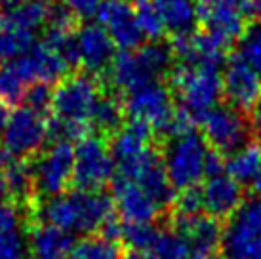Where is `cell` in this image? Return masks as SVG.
Wrapping results in <instances>:
<instances>
[{"label": "cell", "mask_w": 261, "mask_h": 259, "mask_svg": "<svg viewBox=\"0 0 261 259\" xmlns=\"http://www.w3.org/2000/svg\"><path fill=\"white\" fill-rule=\"evenodd\" d=\"M115 200L103 191L67 189L65 193L40 198L33 206V214L42 223L56 225L71 235H95L115 219Z\"/></svg>", "instance_id": "1"}, {"label": "cell", "mask_w": 261, "mask_h": 259, "mask_svg": "<svg viewBox=\"0 0 261 259\" xmlns=\"http://www.w3.org/2000/svg\"><path fill=\"white\" fill-rule=\"evenodd\" d=\"M115 160L116 177L136 179L145 168L160 159L152 147V130L141 122L130 120L116 130L109 141Z\"/></svg>", "instance_id": "9"}, {"label": "cell", "mask_w": 261, "mask_h": 259, "mask_svg": "<svg viewBox=\"0 0 261 259\" xmlns=\"http://www.w3.org/2000/svg\"><path fill=\"white\" fill-rule=\"evenodd\" d=\"M23 105L35 109L38 113L44 115H50L51 111V90L50 84H44V82H37L29 88V92L23 99Z\"/></svg>", "instance_id": "32"}, {"label": "cell", "mask_w": 261, "mask_h": 259, "mask_svg": "<svg viewBox=\"0 0 261 259\" xmlns=\"http://www.w3.org/2000/svg\"><path fill=\"white\" fill-rule=\"evenodd\" d=\"M219 250L223 259H261V200L244 198L227 217Z\"/></svg>", "instance_id": "7"}, {"label": "cell", "mask_w": 261, "mask_h": 259, "mask_svg": "<svg viewBox=\"0 0 261 259\" xmlns=\"http://www.w3.org/2000/svg\"><path fill=\"white\" fill-rule=\"evenodd\" d=\"M124 259H154V257L149 252H145V250H132V252H128L124 255Z\"/></svg>", "instance_id": "35"}, {"label": "cell", "mask_w": 261, "mask_h": 259, "mask_svg": "<svg viewBox=\"0 0 261 259\" xmlns=\"http://www.w3.org/2000/svg\"><path fill=\"white\" fill-rule=\"evenodd\" d=\"M31 166L37 196L48 198L65 193L73 183L74 145L71 141L54 139V143L44 147L35 160H31Z\"/></svg>", "instance_id": "11"}, {"label": "cell", "mask_w": 261, "mask_h": 259, "mask_svg": "<svg viewBox=\"0 0 261 259\" xmlns=\"http://www.w3.org/2000/svg\"><path fill=\"white\" fill-rule=\"evenodd\" d=\"M124 115L134 122H141L149 126L152 132L162 136H170L177 116L172 88H168L162 80H152L143 86H138L122 94Z\"/></svg>", "instance_id": "6"}, {"label": "cell", "mask_w": 261, "mask_h": 259, "mask_svg": "<svg viewBox=\"0 0 261 259\" xmlns=\"http://www.w3.org/2000/svg\"><path fill=\"white\" fill-rule=\"evenodd\" d=\"M0 159H2V143H0Z\"/></svg>", "instance_id": "41"}, {"label": "cell", "mask_w": 261, "mask_h": 259, "mask_svg": "<svg viewBox=\"0 0 261 259\" xmlns=\"http://www.w3.org/2000/svg\"><path fill=\"white\" fill-rule=\"evenodd\" d=\"M162 27L174 38L193 35L198 27V0H152Z\"/></svg>", "instance_id": "22"}, {"label": "cell", "mask_w": 261, "mask_h": 259, "mask_svg": "<svg viewBox=\"0 0 261 259\" xmlns=\"http://www.w3.org/2000/svg\"><path fill=\"white\" fill-rule=\"evenodd\" d=\"M200 185L204 214L214 219H227L244 202L242 183H239L227 172L210 175Z\"/></svg>", "instance_id": "19"}, {"label": "cell", "mask_w": 261, "mask_h": 259, "mask_svg": "<svg viewBox=\"0 0 261 259\" xmlns=\"http://www.w3.org/2000/svg\"><path fill=\"white\" fill-rule=\"evenodd\" d=\"M252 12H254L261 21V0H252Z\"/></svg>", "instance_id": "39"}, {"label": "cell", "mask_w": 261, "mask_h": 259, "mask_svg": "<svg viewBox=\"0 0 261 259\" xmlns=\"http://www.w3.org/2000/svg\"><path fill=\"white\" fill-rule=\"evenodd\" d=\"M145 252H149L154 259H189L191 246L179 230L175 229H154L151 242Z\"/></svg>", "instance_id": "26"}, {"label": "cell", "mask_w": 261, "mask_h": 259, "mask_svg": "<svg viewBox=\"0 0 261 259\" xmlns=\"http://www.w3.org/2000/svg\"><path fill=\"white\" fill-rule=\"evenodd\" d=\"M74 235L50 223L31 225L29 252L31 259H71L74 248Z\"/></svg>", "instance_id": "21"}, {"label": "cell", "mask_w": 261, "mask_h": 259, "mask_svg": "<svg viewBox=\"0 0 261 259\" xmlns=\"http://www.w3.org/2000/svg\"><path fill=\"white\" fill-rule=\"evenodd\" d=\"M239 54L261 76V21L248 25L239 38Z\"/></svg>", "instance_id": "31"}, {"label": "cell", "mask_w": 261, "mask_h": 259, "mask_svg": "<svg viewBox=\"0 0 261 259\" xmlns=\"http://www.w3.org/2000/svg\"><path fill=\"white\" fill-rule=\"evenodd\" d=\"M0 172H2L8 200L31 206V196H35V177H33L31 160L10 159V157L2 154V159H0Z\"/></svg>", "instance_id": "23"}, {"label": "cell", "mask_w": 261, "mask_h": 259, "mask_svg": "<svg viewBox=\"0 0 261 259\" xmlns=\"http://www.w3.org/2000/svg\"><path fill=\"white\" fill-rule=\"evenodd\" d=\"M250 12L252 10L239 0H198V23L202 31L227 48L242 36Z\"/></svg>", "instance_id": "13"}, {"label": "cell", "mask_w": 261, "mask_h": 259, "mask_svg": "<svg viewBox=\"0 0 261 259\" xmlns=\"http://www.w3.org/2000/svg\"><path fill=\"white\" fill-rule=\"evenodd\" d=\"M101 84L92 72L67 74L51 92L50 136L61 141H79L90 134L95 109L103 97Z\"/></svg>", "instance_id": "2"}, {"label": "cell", "mask_w": 261, "mask_h": 259, "mask_svg": "<svg viewBox=\"0 0 261 259\" xmlns=\"http://www.w3.org/2000/svg\"><path fill=\"white\" fill-rule=\"evenodd\" d=\"M130 4L147 40H160L164 27H162L159 12L154 8V2L152 0H130Z\"/></svg>", "instance_id": "30"}, {"label": "cell", "mask_w": 261, "mask_h": 259, "mask_svg": "<svg viewBox=\"0 0 261 259\" xmlns=\"http://www.w3.org/2000/svg\"><path fill=\"white\" fill-rule=\"evenodd\" d=\"M223 97L239 111H250L261 99V76L239 54L227 58L221 71Z\"/></svg>", "instance_id": "15"}, {"label": "cell", "mask_w": 261, "mask_h": 259, "mask_svg": "<svg viewBox=\"0 0 261 259\" xmlns=\"http://www.w3.org/2000/svg\"><path fill=\"white\" fill-rule=\"evenodd\" d=\"M95 17L120 50H136L147 40L130 0H103Z\"/></svg>", "instance_id": "17"}, {"label": "cell", "mask_w": 261, "mask_h": 259, "mask_svg": "<svg viewBox=\"0 0 261 259\" xmlns=\"http://www.w3.org/2000/svg\"><path fill=\"white\" fill-rule=\"evenodd\" d=\"M115 42L99 23H86L76 31V58L86 72L101 74L115 59Z\"/></svg>", "instance_id": "18"}, {"label": "cell", "mask_w": 261, "mask_h": 259, "mask_svg": "<svg viewBox=\"0 0 261 259\" xmlns=\"http://www.w3.org/2000/svg\"><path fill=\"white\" fill-rule=\"evenodd\" d=\"M33 86L14 59L0 63V99L8 107H19Z\"/></svg>", "instance_id": "25"}, {"label": "cell", "mask_w": 261, "mask_h": 259, "mask_svg": "<svg viewBox=\"0 0 261 259\" xmlns=\"http://www.w3.org/2000/svg\"><path fill=\"white\" fill-rule=\"evenodd\" d=\"M103 0H63L76 19H90L97 15V10L101 6Z\"/></svg>", "instance_id": "33"}, {"label": "cell", "mask_w": 261, "mask_h": 259, "mask_svg": "<svg viewBox=\"0 0 261 259\" xmlns=\"http://www.w3.org/2000/svg\"><path fill=\"white\" fill-rule=\"evenodd\" d=\"M124 107L122 101H118L113 95H103L99 105L95 109L92 128L99 130L101 134H115L116 130L122 126L124 120Z\"/></svg>", "instance_id": "29"}, {"label": "cell", "mask_w": 261, "mask_h": 259, "mask_svg": "<svg viewBox=\"0 0 261 259\" xmlns=\"http://www.w3.org/2000/svg\"><path fill=\"white\" fill-rule=\"evenodd\" d=\"M8 194H6V187H4V179H2V172H0V204L6 202Z\"/></svg>", "instance_id": "38"}, {"label": "cell", "mask_w": 261, "mask_h": 259, "mask_svg": "<svg viewBox=\"0 0 261 259\" xmlns=\"http://www.w3.org/2000/svg\"><path fill=\"white\" fill-rule=\"evenodd\" d=\"M71 259H124L122 244L118 238L107 235H88L73 248Z\"/></svg>", "instance_id": "27"}, {"label": "cell", "mask_w": 261, "mask_h": 259, "mask_svg": "<svg viewBox=\"0 0 261 259\" xmlns=\"http://www.w3.org/2000/svg\"><path fill=\"white\" fill-rule=\"evenodd\" d=\"M202 136L208 141L212 149L219 151L221 154H229L240 145L248 141L250 122H248L242 111L234 109L232 105H216L200 118Z\"/></svg>", "instance_id": "12"}, {"label": "cell", "mask_w": 261, "mask_h": 259, "mask_svg": "<svg viewBox=\"0 0 261 259\" xmlns=\"http://www.w3.org/2000/svg\"><path fill=\"white\" fill-rule=\"evenodd\" d=\"M8 116H10V111H8V105L4 101L0 99V134H2V130L6 126L8 122Z\"/></svg>", "instance_id": "36"}, {"label": "cell", "mask_w": 261, "mask_h": 259, "mask_svg": "<svg viewBox=\"0 0 261 259\" xmlns=\"http://www.w3.org/2000/svg\"><path fill=\"white\" fill-rule=\"evenodd\" d=\"M189 259H210V257H204V255H196V253H191Z\"/></svg>", "instance_id": "40"}, {"label": "cell", "mask_w": 261, "mask_h": 259, "mask_svg": "<svg viewBox=\"0 0 261 259\" xmlns=\"http://www.w3.org/2000/svg\"><path fill=\"white\" fill-rule=\"evenodd\" d=\"M174 229L179 230L185 240L191 246V252L196 255L210 257L212 253L219 248L221 240V229L218 219L210 217L204 212L198 214H187V216H174Z\"/></svg>", "instance_id": "20"}, {"label": "cell", "mask_w": 261, "mask_h": 259, "mask_svg": "<svg viewBox=\"0 0 261 259\" xmlns=\"http://www.w3.org/2000/svg\"><path fill=\"white\" fill-rule=\"evenodd\" d=\"M223 65L196 59H175L170 71V88L175 103L195 122H200L208 111L223 97Z\"/></svg>", "instance_id": "4"}, {"label": "cell", "mask_w": 261, "mask_h": 259, "mask_svg": "<svg viewBox=\"0 0 261 259\" xmlns=\"http://www.w3.org/2000/svg\"><path fill=\"white\" fill-rule=\"evenodd\" d=\"M33 210L27 204H0V259H31L29 232Z\"/></svg>", "instance_id": "14"}, {"label": "cell", "mask_w": 261, "mask_h": 259, "mask_svg": "<svg viewBox=\"0 0 261 259\" xmlns=\"http://www.w3.org/2000/svg\"><path fill=\"white\" fill-rule=\"evenodd\" d=\"M50 137V118L27 105H19L10 113L2 130V154L10 159L29 160L46 147Z\"/></svg>", "instance_id": "8"}, {"label": "cell", "mask_w": 261, "mask_h": 259, "mask_svg": "<svg viewBox=\"0 0 261 259\" xmlns=\"http://www.w3.org/2000/svg\"><path fill=\"white\" fill-rule=\"evenodd\" d=\"M115 160L109 141L97 134H86L74 145L73 185L84 191H101L115 179Z\"/></svg>", "instance_id": "10"}, {"label": "cell", "mask_w": 261, "mask_h": 259, "mask_svg": "<svg viewBox=\"0 0 261 259\" xmlns=\"http://www.w3.org/2000/svg\"><path fill=\"white\" fill-rule=\"evenodd\" d=\"M48 14L50 6L46 4V0H23L19 6L6 14V19L19 29L37 33L40 27L46 25Z\"/></svg>", "instance_id": "28"}, {"label": "cell", "mask_w": 261, "mask_h": 259, "mask_svg": "<svg viewBox=\"0 0 261 259\" xmlns=\"http://www.w3.org/2000/svg\"><path fill=\"white\" fill-rule=\"evenodd\" d=\"M250 185H252V193H254V196L257 198V200H261V172L255 175L254 181H252Z\"/></svg>", "instance_id": "37"}, {"label": "cell", "mask_w": 261, "mask_h": 259, "mask_svg": "<svg viewBox=\"0 0 261 259\" xmlns=\"http://www.w3.org/2000/svg\"><path fill=\"white\" fill-rule=\"evenodd\" d=\"M162 164L175 193L198 187L206 177L225 172L223 154L212 149L195 128L168 137Z\"/></svg>", "instance_id": "3"}, {"label": "cell", "mask_w": 261, "mask_h": 259, "mask_svg": "<svg viewBox=\"0 0 261 259\" xmlns=\"http://www.w3.org/2000/svg\"><path fill=\"white\" fill-rule=\"evenodd\" d=\"M174 48L160 40H149L136 50H122L116 54L109 69L113 86L126 94L134 88L152 80H162L174 67Z\"/></svg>", "instance_id": "5"}, {"label": "cell", "mask_w": 261, "mask_h": 259, "mask_svg": "<svg viewBox=\"0 0 261 259\" xmlns=\"http://www.w3.org/2000/svg\"><path fill=\"white\" fill-rule=\"evenodd\" d=\"M225 172L242 185L252 183L261 172V143L246 141L239 149L229 152V157L225 159Z\"/></svg>", "instance_id": "24"}, {"label": "cell", "mask_w": 261, "mask_h": 259, "mask_svg": "<svg viewBox=\"0 0 261 259\" xmlns=\"http://www.w3.org/2000/svg\"><path fill=\"white\" fill-rule=\"evenodd\" d=\"M113 200L122 225H151L160 216V204L139 183L124 177L113 179Z\"/></svg>", "instance_id": "16"}, {"label": "cell", "mask_w": 261, "mask_h": 259, "mask_svg": "<svg viewBox=\"0 0 261 259\" xmlns=\"http://www.w3.org/2000/svg\"><path fill=\"white\" fill-rule=\"evenodd\" d=\"M250 132L257 137V141L261 143V99L250 109Z\"/></svg>", "instance_id": "34"}]
</instances>
